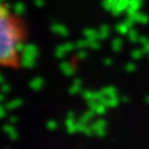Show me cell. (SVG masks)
Wrapping results in <instances>:
<instances>
[{
	"mask_svg": "<svg viewBox=\"0 0 149 149\" xmlns=\"http://www.w3.org/2000/svg\"><path fill=\"white\" fill-rule=\"evenodd\" d=\"M27 41L25 21L5 4L0 3V68L19 70L22 49Z\"/></svg>",
	"mask_w": 149,
	"mask_h": 149,
	"instance_id": "obj_1",
	"label": "cell"
}]
</instances>
